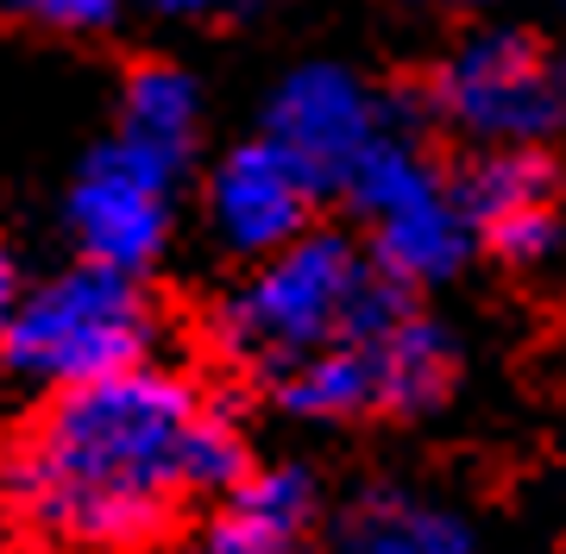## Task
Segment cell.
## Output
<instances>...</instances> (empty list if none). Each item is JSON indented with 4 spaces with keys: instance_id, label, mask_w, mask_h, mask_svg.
Masks as SVG:
<instances>
[{
    "instance_id": "1",
    "label": "cell",
    "mask_w": 566,
    "mask_h": 554,
    "mask_svg": "<svg viewBox=\"0 0 566 554\" xmlns=\"http://www.w3.org/2000/svg\"><path fill=\"white\" fill-rule=\"evenodd\" d=\"M252 472L240 416L170 366L57 390L0 453V516L51 554H139Z\"/></svg>"
},
{
    "instance_id": "2",
    "label": "cell",
    "mask_w": 566,
    "mask_h": 554,
    "mask_svg": "<svg viewBox=\"0 0 566 554\" xmlns=\"http://www.w3.org/2000/svg\"><path fill=\"white\" fill-rule=\"evenodd\" d=\"M371 278V252L353 247L346 233L308 227L303 240L259 259L214 309V347L240 366L277 378L308 353L346 341L353 309Z\"/></svg>"
},
{
    "instance_id": "3",
    "label": "cell",
    "mask_w": 566,
    "mask_h": 554,
    "mask_svg": "<svg viewBox=\"0 0 566 554\" xmlns=\"http://www.w3.org/2000/svg\"><path fill=\"white\" fill-rule=\"evenodd\" d=\"M151 347H158V309L145 296L139 271L76 259L70 271L25 290L0 353L32 385L76 390L114 372L151 366Z\"/></svg>"
},
{
    "instance_id": "4",
    "label": "cell",
    "mask_w": 566,
    "mask_h": 554,
    "mask_svg": "<svg viewBox=\"0 0 566 554\" xmlns=\"http://www.w3.org/2000/svg\"><path fill=\"white\" fill-rule=\"evenodd\" d=\"M340 196L365 221L371 265L390 271L409 290L447 284L479 252V227L465 215L460 177H447L428 158V145L397 121L371 139V151H365L359 165L346 170Z\"/></svg>"
},
{
    "instance_id": "5",
    "label": "cell",
    "mask_w": 566,
    "mask_h": 554,
    "mask_svg": "<svg viewBox=\"0 0 566 554\" xmlns=\"http://www.w3.org/2000/svg\"><path fill=\"white\" fill-rule=\"evenodd\" d=\"M428 114L479 151L547 145L566 126L560 51H547L523 25H485L434 63Z\"/></svg>"
},
{
    "instance_id": "6",
    "label": "cell",
    "mask_w": 566,
    "mask_h": 554,
    "mask_svg": "<svg viewBox=\"0 0 566 554\" xmlns=\"http://www.w3.org/2000/svg\"><path fill=\"white\" fill-rule=\"evenodd\" d=\"M177 184L182 170L151 158L133 139H102L82 158L70 202H63V227L76 240V259L114 271H145L170 247V221H177Z\"/></svg>"
},
{
    "instance_id": "7",
    "label": "cell",
    "mask_w": 566,
    "mask_h": 554,
    "mask_svg": "<svg viewBox=\"0 0 566 554\" xmlns=\"http://www.w3.org/2000/svg\"><path fill=\"white\" fill-rule=\"evenodd\" d=\"M390 121V102L346 63H303L264 102V139L283 145L322 189H340Z\"/></svg>"
},
{
    "instance_id": "8",
    "label": "cell",
    "mask_w": 566,
    "mask_h": 554,
    "mask_svg": "<svg viewBox=\"0 0 566 554\" xmlns=\"http://www.w3.org/2000/svg\"><path fill=\"white\" fill-rule=\"evenodd\" d=\"M315 202H322V184L264 133L233 145L221 165L208 170V227L245 265L303 240L315 227Z\"/></svg>"
},
{
    "instance_id": "9",
    "label": "cell",
    "mask_w": 566,
    "mask_h": 554,
    "mask_svg": "<svg viewBox=\"0 0 566 554\" xmlns=\"http://www.w3.org/2000/svg\"><path fill=\"white\" fill-rule=\"evenodd\" d=\"M322 516V492L303 467H252L227 498H214L189 554H303Z\"/></svg>"
},
{
    "instance_id": "10",
    "label": "cell",
    "mask_w": 566,
    "mask_h": 554,
    "mask_svg": "<svg viewBox=\"0 0 566 554\" xmlns=\"http://www.w3.org/2000/svg\"><path fill=\"white\" fill-rule=\"evenodd\" d=\"M371 353V372H378V416H428L447 404V390L460 378V353H453V334L428 315L422 303L397 315L390 328L365 334L359 341Z\"/></svg>"
},
{
    "instance_id": "11",
    "label": "cell",
    "mask_w": 566,
    "mask_h": 554,
    "mask_svg": "<svg viewBox=\"0 0 566 554\" xmlns=\"http://www.w3.org/2000/svg\"><path fill=\"white\" fill-rule=\"evenodd\" d=\"M340 554H472V530L447 504L378 485L346 511Z\"/></svg>"
},
{
    "instance_id": "12",
    "label": "cell",
    "mask_w": 566,
    "mask_h": 554,
    "mask_svg": "<svg viewBox=\"0 0 566 554\" xmlns=\"http://www.w3.org/2000/svg\"><path fill=\"white\" fill-rule=\"evenodd\" d=\"M120 139L145 145L151 158L189 170L196 133H202V88L177 63H139L120 88Z\"/></svg>"
},
{
    "instance_id": "13",
    "label": "cell",
    "mask_w": 566,
    "mask_h": 554,
    "mask_svg": "<svg viewBox=\"0 0 566 554\" xmlns=\"http://www.w3.org/2000/svg\"><path fill=\"white\" fill-rule=\"evenodd\" d=\"M271 397L283 416H303V422H353V416H378V372L359 341H334L283 366L271 378Z\"/></svg>"
},
{
    "instance_id": "14",
    "label": "cell",
    "mask_w": 566,
    "mask_h": 554,
    "mask_svg": "<svg viewBox=\"0 0 566 554\" xmlns=\"http://www.w3.org/2000/svg\"><path fill=\"white\" fill-rule=\"evenodd\" d=\"M479 247L504 271H516V278H554L566 265V196L510 208V215L485 221L479 227Z\"/></svg>"
},
{
    "instance_id": "15",
    "label": "cell",
    "mask_w": 566,
    "mask_h": 554,
    "mask_svg": "<svg viewBox=\"0 0 566 554\" xmlns=\"http://www.w3.org/2000/svg\"><path fill=\"white\" fill-rule=\"evenodd\" d=\"M13 20L39 25V32H63V39H82V32H107L120 20V0H0Z\"/></svg>"
},
{
    "instance_id": "16",
    "label": "cell",
    "mask_w": 566,
    "mask_h": 554,
    "mask_svg": "<svg viewBox=\"0 0 566 554\" xmlns=\"http://www.w3.org/2000/svg\"><path fill=\"white\" fill-rule=\"evenodd\" d=\"M25 303V278H20V259L0 247V347H7V334H13V315Z\"/></svg>"
},
{
    "instance_id": "17",
    "label": "cell",
    "mask_w": 566,
    "mask_h": 554,
    "mask_svg": "<svg viewBox=\"0 0 566 554\" xmlns=\"http://www.w3.org/2000/svg\"><path fill=\"white\" fill-rule=\"evenodd\" d=\"M164 20H227V13H240L245 0H151Z\"/></svg>"
},
{
    "instance_id": "18",
    "label": "cell",
    "mask_w": 566,
    "mask_h": 554,
    "mask_svg": "<svg viewBox=\"0 0 566 554\" xmlns=\"http://www.w3.org/2000/svg\"><path fill=\"white\" fill-rule=\"evenodd\" d=\"M560 83H566V51H560Z\"/></svg>"
}]
</instances>
